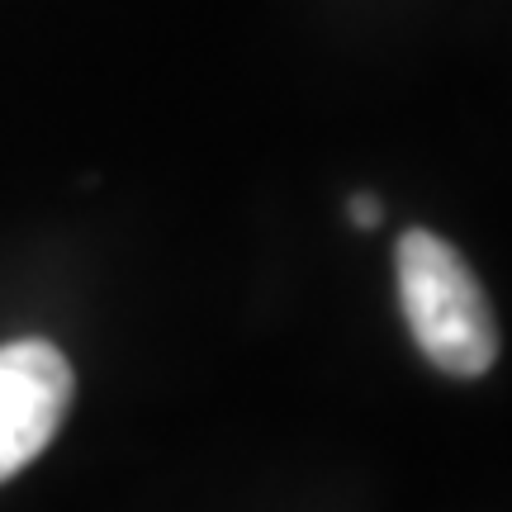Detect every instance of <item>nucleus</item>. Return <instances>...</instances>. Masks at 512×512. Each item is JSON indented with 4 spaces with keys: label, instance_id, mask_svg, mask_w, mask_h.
Instances as JSON below:
<instances>
[{
    "label": "nucleus",
    "instance_id": "obj_1",
    "mask_svg": "<svg viewBox=\"0 0 512 512\" xmlns=\"http://www.w3.org/2000/svg\"><path fill=\"white\" fill-rule=\"evenodd\" d=\"M399 299L413 342L446 375H484L498 356V323L484 285L446 238L413 228L399 238Z\"/></svg>",
    "mask_w": 512,
    "mask_h": 512
},
{
    "label": "nucleus",
    "instance_id": "obj_2",
    "mask_svg": "<svg viewBox=\"0 0 512 512\" xmlns=\"http://www.w3.org/2000/svg\"><path fill=\"white\" fill-rule=\"evenodd\" d=\"M67 403L72 366L53 342L24 337L0 347V484L19 475L57 437Z\"/></svg>",
    "mask_w": 512,
    "mask_h": 512
},
{
    "label": "nucleus",
    "instance_id": "obj_3",
    "mask_svg": "<svg viewBox=\"0 0 512 512\" xmlns=\"http://www.w3.org/2000/svg\"><path fill=\"white\" fill-rule=\"evenodd\" d=\"M347 209H351V223H356V228H380V219H384V209L375 195H351Z\"/></svg>",
    "mask_w": 512,
    "mask_h": 512
}]
</instances>
